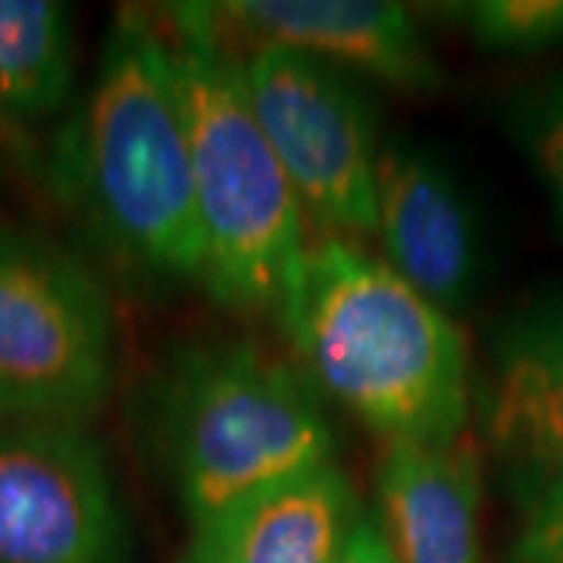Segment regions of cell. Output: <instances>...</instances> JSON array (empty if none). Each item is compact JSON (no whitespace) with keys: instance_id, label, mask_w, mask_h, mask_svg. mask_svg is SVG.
I'll return each instance as SVG.
<instances>
[{"instance_id":"6da1fadb","label":"cell","mask_w":563,"mask_h":563,"mask_svg":"<svg viewBox=\"0 0 563 563\" xmlns=\"http://www.w3.org/2000/svg\"><path fill=\"white\" fill-rule=\"evenodd\" d=\"M41 166L47 191L107 261L141 279L201 285V220L161 13H117L98 76Z\"/></svg>"},{"instance_id":"7a4b0ae2","label":"cell","mask_w":563,"mask_h":563,"mask_svg":"<svg viewBox=\"0 0 563 563\" xmlns=\"http://www.w3.org/2000/svg\"><path fill=\"white\" fill-rule=\"evenodd\" d=\"M279 325L313 388L383 444H451L470 432L461 325L357 242L310 244Z\"/></svg>"},{"instance_id":"3957f363","label":"cell","mask_w":563,"mask_h":563,"mask_svg":"<svg viewBox=\"0 0 563 563\" xmlns=\"http://www.w3.org/2000/svg\"><path fill=\"white\" fill-rule=\"evenodd\" d=\"M176 57L195 201L203 239L201 288L213 301L282 322L307 266L303 203L263 135L213 3L161 13Z\"/></svg>"},{"instance_id":"277c9868","label":"cell","mask_w":563,"mask_h":563,"mask_svg":"<svg viewBox=\"0 0 563 563\" xmlns=\"http://www.w3.org/2000/svg\"><path fill=\"white\" fill-rule=\"evenodd\" d=\"M151 429L188 529L335 463V429L301 366L251 339L185 344L163 366Z\"/></svg>"},{"instance_id":"5b68a950","label":"cell","mask_w":563,"mask_h":563,"mask_svg":"<svg viewBox=\"0 0 563 563\" xmlns=\"http://www.w3.org/2000/svg\"><path fill=\"white\" fill-rule=\"evenodd\" d=\"M117 310L60 242L0 229V422L91 420L117 388Z\"/></svg>"},{"instance_id":"8992f818","label":"cell","mask_w":563,"mask_h":563,"mask_svg":"<svg viewBox=\"0 0 563 563\" xmlns=\"http://www.w3.org/2000/svg\"><path fill=\"white\" fill-rule=\"evenodd\" d=\"M244 85L303 210L332 235H373L385 139L361 85L282 44H257L244 54Z\"/></svg>"},{"instance_id":"52a82bcc","label":"cell","mask_w":563,"mask_h":563,"mask_svg":"<svg viewBox=\"0 0 563 563\" xmlns=\"http://www.w3.org/2000/svg\"><path fill=\"white\" fill-rule=\"evenodd\" d=\"M0 563H132L110 454L81 422H0Z\"/></svg>"},{"instance_id":"ba28073f","label":"cell","mask_w":563,"mask_h":563,"mask_svg":"<svg viewBox=\"0 0 563 563\" xmlns=\"http://www.w3.org/2000/svg\"><path fill=\"white\" fill-rule=\"evenodd\" d=\"M476 420L510 498L529 510L563 479V288L495 329Z\"/></svg>"},{"instance_id":"9c48e42d","label":"cell","mask_w":563,"mask_h":563,"mask_svg":"<svg viewBox=\"0 0 563 563\" xmlns=\"http://www.w3.org/2000/svg\"><path fill=\"white\" fill-rule=\"evenodd\" d=\"M383 261L442 310L479 288L483 232L457 176L417 141H383L376 166V232Z\"/></svg>"},{"instance_id":"30bf717a","label":"cell","mask_w":563,"mask_h":563,"mask_svg":"<svg viewBox=\"0 0 563 563\" xmlns=\"http://www.w3.org/2000/svg\"><path fill=\"white\" fill-rule=\"evenodd\" d=\"M229 35L282 44L347 76L404 95H439L444 76L410 10L391 0H225L213 3Z\"/></svg>"},{"instance_id":"8fae6325","label":"cell","mask_w":563,"mask_h":563,"mask_svg":"<svg viewBox=\"0 0 563 563\" xmlns=\"http://www.w3.org/2000/svg\"><path fill=\"white\" fill-rule=\"evenodd\" d=\"M369 520L395 563H485L483 451L473 432L451 444H383Z\"/></svg>"},{"instance_id":"7c38bea8","label":"cell","mask_w":563,"mask_h":563,"mask_svg":"<svg viewBox=\"0 0 563 563\" xmlns=\"http://www.w3.org/2000/svg\"><path fill=\"white\" fill-rule=\"evenodd\" d=\"M363 514L339 461L325 463L195 529L181 563H344Z\"/></svg>"},{"instance_id":"4fadbf2b","label":"cell","mask_w":563,"mask_h":563,"mask_svg":"<svg viewBox=\"0 0 563 563\" xmlns=\"http://www.w3.org/2000/svg\"><path fill=\"white\" fill-rule=\"evenodd\" d=\"M76 38L54 0H0V113L25 139L73 98Z\"/></svg>"},{"instance_id":"5bb4252c","label":"cell","mask_w":563,"mask_h":563,"mask_svg":"<svg viewBox=\"0 0 563 563\" xmlns=\"http://www.w3.org/2000/svg\"><path fill=\"white\" fill-rule=\"evenodd\" d=\"M448 10L485 51L532 54L563 44V0H473Z\"/></svg>"},{"instance_id":"9a60e30c","label":"cell","mask_w":563,"mask_h":563,"mask_svg":"<svg viewBox=\"0 0 563 563\" xmlns=\"http://www.w3.org/2000/svg\"><path fill=\"white\" fill-rule=\"evenodd\" d=\"M510 132L520 141L563 220V73L517 98L510 107Z\"/></svg>"},{"instance_id":"2e32d148","label":"cell","mask_w":563,"mask_h":563,"mask_svg":"<svg viewBox=\"0 0 563 563\" xmlns=\"http://www.w3.org/2000/svg\"><path fill=\"white\" fill-rule=\"evenodd\" d=\"M507 563H563V479L523 510Z\"/></svg>"},{"instance_id":"e0dca14e","label":"cell","mask_w":563,"mask_h":563,"mask_svg":"<svg viewBox=\"0 0 563 563\" xmlns=\"http://www.w3.org/2000/svg\"><path fill=\"white\" fill-rule=\"evenodd\" d=\"M344 563H395V558L385 548L383 536H379V529L369 520V510L363 514L361 526H357V532L351 539V548L344 554Z\"/></svg>"},{"instance_id":"ac0fdd59","label":"cell","mask_w":563,"mask_h":563,"mask_svg":"<svg viewBox=\"0 0 563 563\" xmlns=\"http://www.w3.org/2000/svg\"><path fill=\"white\" fill-rule=\"evenodd\" d=\"M0 147H3V154H20V157H29V141L20 139V135L10 129V122L3 120V113H0Z\"/></svg>"},{"instance_id":"d6986e66","label":"cell","mask_w":563,"mask_h":563,"mask_svg":"<svg viewBox=\"0 0 563 563\" xmlns=\"http://www.w3.org/2000/svg\"><path fill=\"white\" fill-rule=\"evenodd\" d=\"M0 173H3V147H0Z\"/></svg>"}]
</instances>
